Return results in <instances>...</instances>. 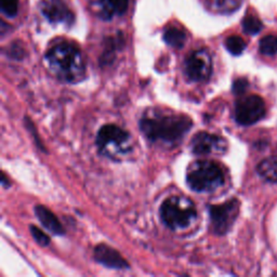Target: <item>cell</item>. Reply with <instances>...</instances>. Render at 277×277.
Masks as SVG:
<instances>
[{
	"label": "cell",
	"instance_id": "6da1fadb",
	"mask_svg": "<svg viewBox=\"0 0 277 277\" xmlns=\"http://www.w3.org/2000/svg\"><path fill=\"white\" fill-rule=\"evenodd\" d=\"M46 60L52 73L62 82L76 83L86 76V65L81 51L68 42L53 47L47 53Z\"/></svg>",
	"mask_w": 277,
	"mask_h": 277
},
{
	"label": "cell",
	"instance_id": "7a4b0ae2",
	"mask_svg": "<svg viewBox=\"0 0 277 277\" xmlns=\"http://www.w3.org/2000/svg\"><path fill=\"white\" fill-rule=\"evenodd\" d=\"M192 120L181 115H157L144 117L140 121V129L152 142L174 144L189 132Z\"/></svg>",
	"mask_w": 277,
	"mask_h": 277
},
{
	"label": "cell",
	"instance_id": "3957f363",
	"mask_svg": "<svg viewBox=\"0 0 277 277\" xmlns=\"http://www.w3.org/2000/svg\"><path fill=\"white\" fill-rule=\"evenodd\" d=\"M163 222L171 230H181L190 226L197 218L196 208L186 197H170L161 207Z\"/></svg>",
	"mask_w": 277,
	"mask_h": 277
},
{
	"label": "cell",
	"instance_id": "277c9868",
	"mask_svg": "<svg viewBox=\"0 0 277 277\" xmlns=\"http://www.w3.org/2000/svg\"><path fill=\"white\" fill-rule=\"evenodd\" d=\"M186 181L190 188L195 192H212L224 184V174L218 164L201 161L192 165L186 175Z\"/></svg>",
	"mask_w": 277,
	"mask_h": 277
},
{
	"label": "cell",
	"instance_id": "5b68a950",
	"mask_svg": "<svg viewBox=\"0 0 277 277\" xmlns=\"http://www.w3.org/2000/svg\"><path fill=\"white\" fill-rule=\"evenodd\" d=\"M130 136L118 126L106 125L100 129L97 136V145L106 154L129 152Z\"/></svg>",
	"mask_w": 277,
	"mask_h": 277
},
{
	"label": "cell",
	"instance_id": "8992f818",
	"mask_svg": "<svg viewBox=\"0 0 277 277\" xmlns=\"http://www.w3.org/2000/svg\"><path fill=\"white\" fill-rule=\"evenodd\" d=\"M264 115V101L259 95H248L237 101L235 106V119L239 125H253L262 119Z\"/></svg>",
	"mask_w": 277,
	"mask_h": 277
},
{
	"label": "cell",
	"instance_id": "52a82bcc",
	"mask_svg": "<svg viewBox=\"0 0 277 277\" xmlns=\"http://www.w3.org/2000/svg\"><path fill=\"white\" fill-rule=\"evenodd\" d=\"M239 211V202L233 198L222 205L211 206L209 212L214 232L218 235H224L235 222Z\"/></svg>",
	"mask_w": 277,
	"mask_h": 277
},
{
	"label": "cell",
	"instance_id": "ba28073f",
	"mask_svg": "<svg viewBox=\"0 0 277 277\" xmlns=\"http://www.w3.org/2000/svg\"><path fill=\"white\" fill-rule=\"evenodd\" d=\"M184 72L192 82L207 81L212 72V62L209 53L206 50L191 53L185 60Z\"/></svg>",
	"mask_w": 277,
	"mask_h": 277
},
{
	"label": "cell",
	"instance_id": "9c48e42d",
	"mask_svg": "<svg viewBox=\"0 0 277 277\" xmlns=\"http://www.w3.org/2000/svg\"><path fill=\"white\" fill-rule=\"evenodd\" d=\"M226 146L224 138L207 132L197 133L191 142L192 152L199 156L209 155V154H223L226 151Z\"/></svg>",
	"mask_w": 277,
	"mask_h": 277
},
{
	"label": "cell",
	"instance_id": "30bf717a",
	"mask_svg": "<svg viewBox=\"0 0 277 277\" xmlns=\"http://www.w3.org/2000/svg\"><path fill=\"white\" fill-rule=\"evenodd\" d=\"M40 9L51 23L72 24L74 22V14L62 0H45Z\"/></svg>",
	"mask_w": 277,
	"mask_h": 277
},
{
	"label": "cell",
	"instance_id": "8fae6325",
	"mask_svg": "<svg viewBox=\"0 0 277 277\" xmlns=\"http://www.w3.org/2000/svg\"><path fill=\"white\" fill-rule=\"evenodd\" d=\"M94 259L97 262L110 269L127 270L129 268L127 261L121 257V254L108 245H98L94 249Z\"/></svg>",
	"mask_w": 277,
	"mask_h": 277
},
{
	"label": "cell",
	"instance_id": "7c38bea8",
	"mask_svg": "<svg viewBox=\"0 0 277 277\" xmlns=\"http://www.w3.org/2000/svg\"><path fill=\"white\" fill-rule=\"evenodd\" d=\"M35 214L38 218L39 222L44 225L48 231L55 234V235H64V228L58 221L55 214L48 209L45 206H36L35 207Z\"/></svg>",
	"mask_w": 277,
	"mask_h": 277
},
{
	"label": "cell",
	"instance_id": "4fadbf2b",
	"mask_svg": "<svg viewBox=\"0 0 277 277\" xmlns=\"http://www.w3.org/2000/svg\"><path fill=\"white\" fill-rule=\"evenodd\" d=\"M257 171L259 175L269 182H277V158L269 157L258 165Z\"/></svg>",
	"mask_w": 277,
	"mask_h": 277
},
{
	"label": "cell",
	"instance_id": "5bb4252c",
	"mask_svg": "<svg viewBox=\"0 0 277 277\" xmlns=\"http://www.w3.org/2000/svg\"><path fill=\"white\" fill-rule=\"evenodd\" d=\"M164 40L170 47H173L175 49H181L185 44L186 35L182 29H179L177 28H170L165 31Z\"/></svg>",
	"mask_w": 277,
	"mask_h": 277
},
{
	"label": "cell",
	"instance_id": "9a60e30c",
	"mask_svg": "<svg viewBox=\"0 0 277 277\" xmlns=\"http://www.w3.org/2000/svg\"><path fill=\"white\" fill-rule=\"evenodd\" d=\"M242 1L243 0H208V4L216 11L231 13L241 7Z\"/></svg>",
	"mask_w": 277,
	"mask_h": 277
},
{
	"label": "cell",
	"instance_id": "2e32d148",
	"mask_svg": "<svg viewBox=\"0 0 277 277\" xmlns=\"http://www.w3.org/2000/svg\"><path fill=\"white\" fill-rule=\"evenodd\" d=\"M260 52L264 55H277V37L274 35H268L260 40Z\"/></svg>",
	"mask_w": 277,
	"mask_h": 277
},
{
	"label": "cell",
	"instance_id": "e0dca14e",
	"mask_svg": "<svg viewBox=\"0 0 277 277\" xmlns=\"http://www.w3.org/2000/svg\"><path fill=\"white\" fill-rule=\"evenodd\" d=\"M263 28V24L261 21L253 17V15H247L243 20V29L248 35H257Z\"/></svg>",
	"mask_w": 277,
	"mask_h": 277
},
{
	"label": "cell",
	"instance_id": "ac0fdd59",
	"mask_svg": "<svg viewBox=\"0 0 277 277\" xmlns=\"http://www.w3.org/2000/svg\"><path fill=\"white\" fill-rule=\"evenodd\" d=\"M225 47L231 55H239L246 49V42L239 36H231L225 40Z\"/></svg>",
	"mask_w": 277,
	"mask_h": 277
},
{
	"label": "cell",
	"instance_id": "d6986e66",
	"mask_svg": "<svg viewBox=\"0 0 277 277\" xmlns=\"http://www.w3.org/2000/svg\"><path fill=\"white\" fill-rule=\"evenodd\" d=\"M0 6H1V11L3 14L13 18L18 13L19 1L18 0H0Z\"/></svg>",
	"mask_w": 277,
	"mask_h": 277
},
{
	"label": "cell",
	"instance_id": "ffe728a7",
	"mask_svg": "<svg viewBox=\"0 0 277 277\" xmlns=\"http://www.w3.org/2000/svg\"><path fill=\"white\" fill-rule=\"evenodd\" d=\"M30 233H31V235H33L34 239L35 241L38 243L40 246H48L50 243V238L48 235H46V234L40 231L38 227L35 226V225H30Z\"/></svg>",
	"mask_w": 277,
	"mask_h": 277
},
{
	"label": "cell",
	"instance_id": "44dd1931",
	"mask_svg": "<svg viewBox=\"0 0 277 277\" xmlns=\"http://www.w3.org/2000/svg\"><path fill=\"white\" fill-rule=\"evenodd\" d=\"M248 86L249 83L247 82V79L239 78L233 83V92L237 95H241L245 93V91L248 89Z\"/></svg>",
	"mask_w": 277,
	"mask_h": 277
},
{
	"label": "cell",
	"instance_id": "7402d4cb",
	"mask_svg": "<svg viewBox=\"0 0 277 277\" xmlns=\"http://www.w3.org/2000/svg\"><path fill=\"white\" fill-rule=\"evenodd\" d=\"M111 1L113 3L115 13H117L118 15H122L127 11L129 0H111Z\"/></svg>",
	"mask_w": 277,
	"mask_h": 277
},
{
	"label": "cell",
	"instance_id": "603a6c76",
	"mask_svg": "<svg viewBox=\"0 0 277 277\" xmlns=\"http://www.w3.org/2000/svg\"><path fill=\"white\" fill-rule=\"evenodd\" d=\"M10 51H11V55L15 58L22 57V55H24V50L22 48H20L18 45H13L11 48H10Z\"/></svg>",
	"mask_w": 277,
	"mask_h": 277
}]
</instances>
